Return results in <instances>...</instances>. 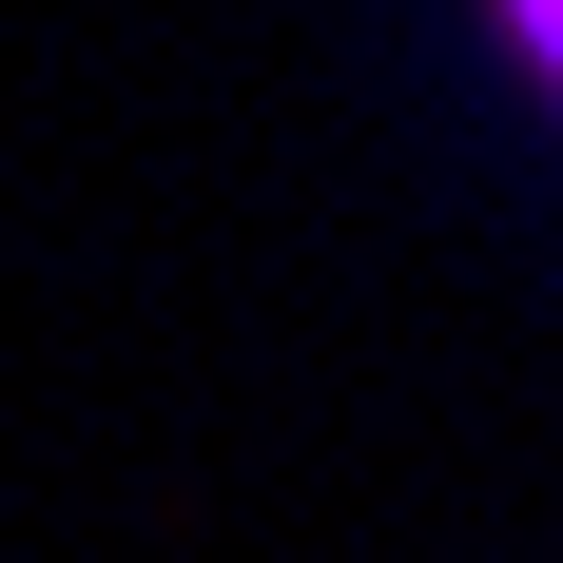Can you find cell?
Returning <instances> with one entry per match:
<instances>
[{
	"mask_svg": "<svg viewBox=\"0 0 563 563\" xmlns=\"http://www.w3.org/2000/svg\"><path fill=\"white\" fill-rule=\"evenodd\" d=\"M506 40L544 58V98H563V0H506Z\"/></svg>",
	"mask_w": 563,
	"mask_h": 563,
	"instance_id": "1",
	"label": "cell"
}]
</instances>
